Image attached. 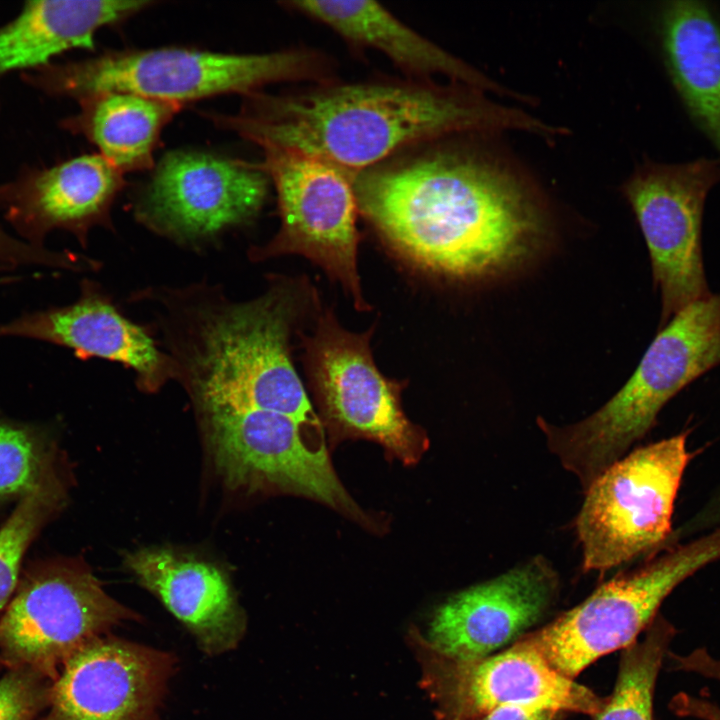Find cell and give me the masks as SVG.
<instances>
[{
    "label": "cell",
    "mask_w": 720,
    "mask_h": 720,
    "mask_svg": "<svg viewBox=\"0 0 720 720\" xmlns=\"http://www.w3.org/2000/svg\"><path fill=\"white\" fill-rule=\"evenodd\" d=\"M439 141L354 175L359 212L433 273L481 281L517 268L544 239L537 202L503 169Z\"/></svg>",
    "instance_id": "cell-1"
},
{
    "label": "cell",
    "mask_w": 720,
    "mask_h": 720,
    "mask_svg": "<svg viewBox=\"0 0 720 720\" xmlns=\"http://www.w3.org/2000/svg\"><path fill=\"white\" fill-rule=\"evenodd\" d=\"M469 89V88H467ZM433 80H331L282 94L245 96L235 115H209L264 149H289L353 176L410 148L470 132L524 129L540 122ZM472 90V89H469Z\"/></svg>",
    "instance_id": "cell-2"
},
{
    "label": "cell",
    "mask_w": 720,
    "mask_h": 720,
    "mask_svg": "<svg viewBox=\"0 0 720 720\" xmlns=\"http://www.w3.org/2000/svg\"><path fill=\"white\" fill-rule=\"evenodd\" d=\"M21 79L48 96L76 101L116 91L182 106L222 94L248 96L276 83L327 82L335 79V64L328 55L312 48L234 54L160 47L109 50L83 60L54 61L22 73Z\"/></svg>",
    "instance_id": "cell-3"
},
{
    "label": "cell",
    "mask_w": 720,
    "mask_h": 720,
    "mask_svg": "<svg viewBox=\"0 0 720 720\" xmlns=\"http://www.w3.org/2000/svg\"><path fill=\"white\" fill-rule=\"evenodd\" d=\"M720 364V293L676 313L623 387L600 409L558 427L538 418L550 450L586 489L654 425L663 406Z\"/></svg>",
    "instance_id": "cell-4"
},
{
    "label": "cell",
    "mask_w": 720,
    "mask_h": 720,
    "mask_svg": "<svg viewBox=\"0 0 720 720\" xmlns=\"http://www.w3.org/2000/svg\"><path fill=\"white\" fill-rule=\"evenodd\" d=\"M720 558V528L599 586L582 603L517 641L574 680L598 658L637 641L684 579Z\"/></svg>",
    "instance_id": "cell-5"
},
{
    "label": "cell",
    "mask_w": 720,
    "mask_h": 720,
    "mask_svg": "<svg viewBox=\"0 0 720 720\" xmlns=\"http://www.w3.org/2000/svg\"><path fill=\"white\" fill-rule=\"evenodd\" d=\"M686 434L639 448L585 489L576 520L585 571H605L665 542L689 461Z\"/></svg>",
    "instance_id": "cell-6"
},
{
    "label": "cell",
    "mask_w": 720,
    "mask_h": 720,
    "mask_svg": "<svg viewBox=\"0 0 720 720\" xmlns=\"http://www.w3.org/2000/svg\"><path fill=\"white\" fill-rule=\"evenodd\" d=\"M0 617V660L54 681L89 641L140 618L112 598L80 563L60 561L31 570Z\"/></svg>",
    "instance_id": "cell-7"
},
{
    "label": "cell",
    "mask_w": 720,
    "mask_h": 720,
    "mask_svg": "<svg viewBox=\"0 0 720 720\" xmlns=\"http://www.w3.org/2000/svg\"><path fill=\"white\" fill-rule=\"evenodd\" d=\"M264 169L278 200L280 229L255 259L298 254L321 266L368 308L357 270L359 212L354 176L321 158L289 149H264Z\"/></svg>",
    "instance_id": "cell-8"
},
{
    "label": "cell",
    "mask_w": 720,
    "mask_h": 720,
    "mask_svg": "<svg viewBox=\"0 0 720 720\" xmlns=\"http://www.w3.org/2000/svg\"><path fill=\"white\" fill-rule=\"evenodd\" d=\"M719 182L720 159L703 157L678 164L647 163L624 186L648 247L654 284L660 290V327L711 294L701 228L707 195Z\"/></svg>",
    "instance_id": "cell-9"
},
{
    "label": "cell",
    "mask_w": 720,
    "mask_h": 720,
    "mask_svg": "<svg viewBox=\"0 0 720 720\" xmlns=\"http://www.w3.org/2000/svg\"><path fill=\"white\" fill-rule=\"evenodd\" d=\"M152 170L135 215L150 229L183 241L248 222L270 182L260 164L192 150L170 151Z\"/></svg>",
    "instance_id": "cell-10"
},
{
    "label": "cell",
    "mask_w": 720,
    "mask_h": 720,
    "mask_svg": "<svg viewBox=\"0 0 720 720\" xmlns=\"http://www.w3.org/2000/svg\"><path fill=\"white\" fill-rule=\"evenodd\" d=\"M372 331H347L327 312L312 337L305 338L309 378L331 422L378 441L405 463H414L424 448V437L401 408L400 385L386 378L373 360Z\"/></svg>",
    "instance_id": "cell-11"
},
{
    "label": "cell",
    "mask_w": 720,
    "mask_h": 720,
    "mask_svg": "<svg viewBox=\"0 0 720 720\" xmlns=\"http://www.w3.org/2000/svg\"><path fill=\"white\" fill-rule=\"evenodd\" d=\"M430 649L425 681L443 720H479L507 706L594 716L605 700L555 671L519 641L500 653L471 660Z\"/></svg>",
    "instance_id": "cell-12"
},
{
    "label": "cell",
    "mask_w": 720,
    "mask_h": 720,
    "mask_svg": "<svg viewBox=\"0 0 720 720\" xmlns=\"http://www.w3.org/2000/svg\"><path fill=\"white\" fill-rule=\"evenodd\" d=\"M175 667L170 652L99 636L62 666L42 720H161Z\"/></svg>",
    "instance_id": "cell-13"
},
{
    "label": "cell",
    "mask_w": 720,
    "mask_h": 720,
    "mask_svg": "<svg viewBox=\"0 0 720 720\" xmlns=\"http://www.w3.org/2000/svg\"><path fill=\"white\" fill-rule=\"evenodd\" d=\"M215 463L233 487L272 485L335 508L361 511L339 481L324 446L308 447L294 419L249 412L203 418Z\"/></svg>",
    "instance_id": "cell-14"
},
{
    "label": "cell",
    "mask_w": 720,
    "mask_h": 720,
    "mask_svg": "<svg viewBox=\"0 0 720 720\" xmlns=\"http://www.w3.org/2000/svg\"><path fill=\"white\" fill-rule=\"evenodd\" d=\"M557 589V574L543 558L471 586L436 609L428 630L429 646L460 660L491 655L538 622Z\"/></svg>",
    "instance_id": "cell-15"
},
{
    "label": "cell",
    "mask_w": 720,
    "mask_h": 720,
    "mask_svg": "<svg viewBox=\"0 0 720 720\" xmlns=\"http://www.w3.org/2000/svg\"><path fill=\"white\" fill-rule=\"evenodd\" d=\"M123 173L98 154L70 158L46 168L24 167L0 184V211L23 241L45 247L55 229L80 243L96 225L110 224V209L124 188Z\"/></svg>",
    "instance_id": "cell-16"
},
{
    "label": "cell",
    "mask_w": 720,
    "mask_h": 720,
    "mask_svg": "<svg viewBox=\"0 0 720 720\" xmlns=\"http://www.w3.org/2000/svg\"><path fill=\"white\" fill-rule=\"evenodd\" d=\"M0 337H22L67 347L78 357H97L134 371L146 392L175 376L170 355L160 351L144 328L125 317L88 283L72 304L27 313L0 323Z\"/></svg>",
    "instance_id": "cell-17"
},
{
    "label": "cell",
    "mask_w": 720,
    "mask_h": 720,
    "mask_svg": "<svg viewBox=\"0 0 720 720\" xmlns=\"http://www.w3.org/2000/svg\"><path fill=\"white\" fill-rule=\"evenodd\" d=\"M124 563L202 652L218 656L238 646L246 632V615L228 577L215 564L164 548L128 552Z\"/></svg>",
    "instance_id": "cell-18"
},
{
    "label": "cell",
    "mask_w": 720,
    "mask_h": 720,
    "mask_svg": "<svg viewBox=\"0 0 720 720\" xmlns=\"http://www.w3.org/2000/svg\"><path fill=\"white\" fill-rule=\"evenodd\" d=\"M280 4L326 26L355 47L379 51L407 78L433 80L442 76L473 90H495L493 83L479 71L375 1L301 0Z\"/></svg>",
    "instance_id": "cell-19"
},
{
    "label": "cell",
    "mask_w": 720,
    "mask_h": 720,
    "mask_svg": "<svg viewBox=\"0 0 720 720\" xmlns=\"http://www.w3.org/2000/svg\"><path fill=\"white\" fill-rule=\"evenodd\" d=\"M153 4L146 0L25 2L16 17L0 26V81L11 72L44 67L69 50H94L99 29Z\"/></svg>",
    "instance_id": "cell-20"
},
{
    "label": "cell",
    "mask_w": 720,
    "mask_h": 720,
    "mask_svg": "<svg viewBox=\"0 0 720 720\" xmlns=\"http://www.w3.org/2000/svg\"><path fill=\"white\" fill-rule=\"evenodd\" d=\"M665 65L691 119L720 153V20L704 2L677 0L660 15Z\"/></svg>",
    "instance_id": "cell-21"
},
{
    "label": "cell",
    "mask_w": 720,
    "mask_h": 720,
    "mask_svg": "<svg viewBox=\"0 0 720 720\" xmlns=\"http://www.w3.org/2000/svg\"><path fill=\"white\" fill-rule=\"evenodd\" d=\"M76 114L61 127L85 137L123 174L154 167L164 127L181 105L128 92L105 91L77 101Z\"/></svg>",
    "instance_id": "cell-22"
},
{
    "label": "cell",
    "mask_w": 720,
    "mask_h": 720,
    "mask_svg": "<svg viewBox=\"0 0 720 720\" xmlns=\"http://www.w3.org/2000/svg\"><path fill=\"white\" fill-rule=\"evenodd\" d=\"M676 631L658 617L645 635L623 649L613 692L595 720H653V695L659 670Z\"/></svg>",
    "instance_id": "cell-23"
},
{
    "label": "cell",
    "mask_w": 720,
    "mask_h": 720,
    "mask_svg": "<svg viewBox=\"0 0 720 720\" xmlns=\"http://www.w3.org/2000/svg\"><path fill=\"white\" fill-rule=\"evenodd\" d=\"M65 499L64 480L53 463L0 528V611L8 605L17 588L27 548Z\"/></svg>",
    "instance_id": "cell-24"
},
{
    "label": "cell",
    "mask_w": 720,
    "mask_h": 720,
    "mask_svg": "<svg viewBox=\"0 0 720 720\" xmlns=\"http://www.w3.org/2000/svg\"><path fill=\"white\" fill-rule=\"evenodd\" d=\"M53 463L36 432L0 421V499L29 493Z\"/></svg>",
    "instance_id": "cell-25"
},
{
    "label": "cell",
    "mask_w": 720,
    "mask_h": 720,
    "mask_svg": "<svg viewBox=\"0 0 720 720\" xmlns=\"http://www.w3.org/2000/svg\"><path fill=\"white\" fill-rule=\"evenodd\" d=\"M52 683L35 669H10L0 679V720H33L49 706Z\"/></svg>",
    "instance_id": "cell-26"
},
{
    "label": "cell",
    "mask_w": 720,
    "mask_h": 720,
    "mask_svg": "<svg viewBox=\"0 0 720 720\" xmlns=\"http://www.w3.org/2000/svg\"><path fill=\"white\" fill-rule=\"evenodd\" d=\"M24 265L69 269L72 256L70 252L31 245L0 226V266L8 270Z\"/></svg>",
    "instance_id": "cell-27"
},
{
    "label": "cell",
    "mask_w": 720,
    "mask_h": 720,
    "mask_svg": "<svg viewBox=\"0 0 720 720\" xmlns=\"http://www.w3.org/2000/svg\"><path fill=\"white\" fill-rule=\"evenodd\" d=\"M563 713L550 709L507 706L498 708L479 720H560Z\"/></svg>",
    "instance_id": "cell-28"
},
{
    "label": "cell",
    "mask_w": 720,
    "mask_h": 720,
    "mask_svg": "<svg viewBox=\"0 0 720 720\" xmlns=\"http://www.w3.org/2000/svg\"><path fill=\"white\" fill-rule=\"evenodd\" d=\"M712 513V518H710L709 521L712 523H720V497L718 498L717 502L713 505L712 510L709 511Z\"/></svg>",
    "instance_id": "cell-29"
},
{
    "label": "cell",
    "mask_w": 720,
    "mask_h": 720,
    "mask_svg": "<svg viewBox=\"0 0 720 720\" xmlns=\"http://www.w3.org/2000/svg\"><path fill=\"white\" fill-rule=\"evenodd\" d=\"M705 720H720V707L714 706L710 708L706 714Z\"/></svg>",
    "instance_id": "cell-30"
},
{
    "label": "cell",
    "mask_w": 720,
    "mask_h": 720,
    "mask_svg": "<svg viewBox=\"0 0 720 720\" xmlns=\"http://www.w3.org/2000/svg\"><path fill=\"white\" fill-rule=\"evenodd\" d=\"M5 270L3 267L0 266V271Z\"/></svg>",
    "instance_id": "cell-31"
}]
</instances>
